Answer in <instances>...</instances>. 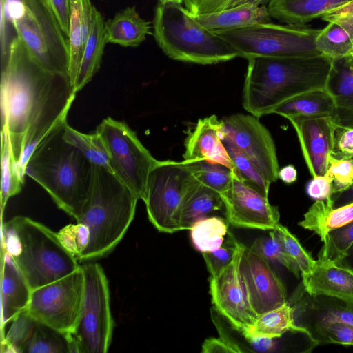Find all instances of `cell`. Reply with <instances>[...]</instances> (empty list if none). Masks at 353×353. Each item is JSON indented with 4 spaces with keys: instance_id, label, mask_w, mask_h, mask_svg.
Segmentation results:
<instances>
[{
    "instance_id": "681fc988",
    "label": "cell",
    "mask_w": 353,
    "mask_h": 353,
    "mask_svg": "<svg viewBox=\"0 0 353 353\" xmlns=\"http://www.w3.org/2000/svg\"><path fill=\"white\" fill-rule=\"evenodd\" d=\"M331 157L353 159V127L336 125Z\"/></svg>"
},
{
    "instance_id": "ac0fdd59",
    "label": "cell",
    "mask_w": 353,
    "mask_h": 353,
    "mask_svg": "<svg viewBox=\"0 0 353 353\" xmlns=\"http://www.w3.org/2000/svg\"><path fill=\"white\" fill-rule=\"evenodd\" d=\"M294 128L306 165L312 177L324 175L328 168L336 123L332 117L285 114Z\"/></svg>"
},
{
    "instance_id": "2e32d148",
    "label": "cell",
    "mask_w": 353,
    "mask_h": 353,
    "mask_svg": "<svg viewBox=\"0 0 353 353\" xmlns=\"http://www.w3.org/2000/svg\"><path fill=\"white\" fill-rule=\"evenodd\" d=\"M242 243L234 261L216 277H210L214 307L239 332H249L258 316L252 309L240 274Z\"/></svg>"
},
{
    "instance_id": "8992f818",
    "label": "cell",
    "mask_w": 353,
    "mask_h": 353,
    "mask_svg": "<svg viewBox=\"0 0 353 353\" xmlns=\"http://www.w3.org/2000/svg\"><path fill=\"white\" fill-rule=\"evenodd\" d=\"M152 29L158 46L175 61L212 65L239 57L226 41L201 25L182 5L159 2Z\"/></svg>"
},
{
    "instance_id": "7dc6e473",
    "label": "cell",
    "mask_w": 353,
    "mask_h": 353,
    "mask_svg": "<svg viewBox=\"0 0 353 353\" xmlns=\"http://www.w3.org/2000/svg\"><path fill=\"white\" fill-rule=\"evenodd\" d=\"M268 1L269 0H185L184 4L190 14L198 15L247 3L265 5Z\"/></svg>"
},
{
    "instance_id": "d6a6232c",
    "label": "cell",
    "mask_w": 353,
    "mask_h": 353,
    "mask_svg": "<svg viewBox=\"0 0 353 353\" xmlns=\"http://www.w3.org/2000/svg\"><path fill=\"white\" fill-rule=\"evenodd\" d=\"M21 352L72 353V350L68 334L37 321Z\"/></svg>"
},
{
    "instance_id": "d4e9b609",
    "label": "cell",
    "mask_w": 353,
    "mask_h": 353,
    "mask_svg": "<svg viewBox=\"0 0 353 353\" xmlns=\"http://www.w3.org/2000/svg\"><path fill=\"white\" fill-rule=\"evenodd\" d=\"M192 16L201 25L213 32L236 30L272 22L267 6L254 3Z\"/></svg>"
},
{
    "instance_id": "74e56055",
    "label": "cell",
    "mask_w": 353,
    "mask_h": 353,
    "mask_svg": "<svg viewBox=\"0 0 353 353\" xmlns=\"http://www.w3.org/2000/svg\"><path fill=\"white\" fill-rule=\"evenodd\" d=\"M228 153L234 165V170L243 181L261 195L268 197L270 183L261 174L251 160L225 134L223 139Z\"/></svg>"
},
{
    "instance_id": "ffe728a7",
    "label": "cell",
    "mask_w": 353,
    "mask_h": 353,
    "mask_svg": "<svg viewBox=\"0 0 353 353\" xmlns=\"http://www.w3.org/2000/svg\"><path fill=\"white\" fill-rule=\"evenodd\" d=\"M301 277L309 295L353 302V271L334 260L318 257L312 271Z\"/></svg>"
},
{
    "instance_id": "7402d4cb",
    "label": "cell",
    "mask_w": 353,
    "mask_h": 353,
    "mask_svg": "<svg viewBox=\"0 0 353 353\" xmlns=\"http://www.w3.org/2000/svg\"><path fill=\"white\" fill-rule=\"evenodd\" d=\"M32 290L11 256L3 250L1 280V327L26 310Z\"/></svg>"
},
{
    "instance_id": "e7e4bbea",
    "label": "cell",
    "mask_w": 353,
    "mask_h": 353,
    "mask_svg": "<svg viewBox=\"0 0 353 353\" xmlns=\"http://www.w3.org/2000/svg\"><path fill=\"white\" fill-rule=\"evenodd\" d=\"M47 1V0H46Z\"/></svg>"
},
{
    "instance_id": "83f0119b",
    "label": "cell",
    "mask_w": 353,
    "mask_h": 353,
    "mask_svg": "<svg viewBox=\"0 0 353 353\" xmlns=\"http://www.w3.org/2000/svg\"><path fill=\"white\" fill-rule=\"evenodd\" d=\"M353 221V202L333 208L332 201H316L304 214L299 225L314 232L323 243L328 233Z\"/></svg>"
},
{
    "instance_id": "3957f363",
    "label": "cell",
    "mask_w": 353,
    "mask_h": 353,
    "mask_svg": "<svg viewBox=\"0 0 353 353\" xmlns=\"http://www.w3.org/2000/svg\"><path fill=\"white\" fill-rule=\"evenodd\" d=\"M138 200L111 170L92 164L89 198L77 221L86 225L90 232L88 245L79 261L102 258L115 248L134 219Z\"/></svg>"
},
{
    "instance_id": "60d3db41",
    "label": "cell",
    "mask_w": 353,
    "mask_h": 353,
    "mask_svg": "<svg viewBox=\"0 0 353 353\" xmlns=\"http://www.w3.org/2000/svg\"><path fill=\"white\" fill-rule=\"evenodd\" d=\"M37 321L26 310L12 321L8 333L2 338V352H21L23 346L32 335Z\"/></svg>"
},
{
    "instance_id": "8fae6325",
    "label": "cell",
    "mask_w": 353,
    "mask_h": 353,
    "mask_svg": "<svg viewBox=\"0 0 353 353\" xmlns=\"http://www.w3.org/2000/svg\"><path fill=\"white\" fill-rule=\"evenodd\" d=\"M95 132L105 145L113 173L138 199L144 201L149 174L159 160L124 121L108 117L101 122Z\"/></svg>"
},
{
    "instance_id": "5bb4252c",
    "label": "cell",
    "mask_w": 353,
    "mask_h": 353,
    "mask_svg": "<svg viewBox=\"0 0 353 353\" xmlns=\"http://www.w3.org/2000/svg\"><path fill=\"white\" fill-rule=\"evenodd\" d=\"M226 136L270 183L278 179L279 165L269 130L253 115L234 114L222 119Z\"/></svg>"
},
{
    "instance_id": "f35d334b",
    "label": "cell",
    "mask_w": 353,
    "mask_h": 353,
    "mask_svg": "<svg viewBox=\"0 0 353 353\" xmlns=\"http://www.w3.org/2000/svg\"><path fill=\"white\" fill-rule=\"evenodd\" d=\"M185 161L203 185L214 189L220 194L224 192L230 187L232 170L228 167L206 161Z\"/></svg>"
},
{
    "instance_id": "bcb514c9",
    "label": "cell",
    "mask_w": 353,
    "mask_h": 353,
    "mask_svg": "<svg viewBox=\"0 0 353 353\" xmlns=\"http://www.w3.org/2000/svg\"><path fill=\"white\" fill-rule=\"evenodd\" d=\"M57 234L63 247L77 259L86 248L90 236L88 228L77 222L65 225Z\"/></svg>"
},
{
    "instance_id": "836d02e7",
    "label": "cell",
    "mask_w": 353,
    "mask_h": 353,
    "mask_svg": "<svg viewBox=\"0 0 353 353\" xmlns=\"http://www.w3.org/2000/svg\"><path fill=\"white\" fill-rule=\"evenodd\" d=\"M190 230L194 248L201 253L219 248L228 232L226 222L218 216L201 219Z\"/></svg>"
},
{
    "instance_id": "4dcf8cb0",
    "label": "cell",
    "mask_w": 353,
    "mask_h": 353,
    "mask_svg": "<svg viewBox=\"0 0 353 353\" xmlns=\"http://www.w3.org/2000/svg\"><path fill=\"white\" fill-rule=\"evenodd\" d=\"M335 102L326 88L300 94L281 104L273 114L333 117Z\"/></svg>"
},
{
    "instance_id": "52a82bcc",
    "label": "cell",
    "mask_w": 353,
    "mask_h": 353,
    "mask_svg": "<svg viewBox=\"0 0 353 353\" xmlns=\"http://www.w3.org/2000/svg\"><path fill=\"white\" fill-rule=\"evenodd\" d=\"M6 9L33 59L49 72L68 76V39L48 1L6 0Z\"/></svg>"
},
{
    "instance_id": "1f68e13d",
    "label": "cell",
    "mask_w": 353,
    "mask_h": 353,
    "mask_svg": "<svg viewBox=\"0 0 353 353\" xmlns=\"http://www.w3.org/2000/svg\"><path fill=\"white\" fill-rule=\"evenodd\" d=\"M224 208L221 194L201 182L184 204L179 216L181 230H190L198 221Z\"/></svg>"
},
{
    "instance_id": "4316f807",
    "label": "cell",
    "mask_w": 353,
    "mask_h": 353,
    "mask_svg": "<svg viewBox=\"0 0 353 353\" xmlns=\"http://www.w3.org/2000/svg\"><path fill=\"white\" fill-rule=\"evenodd\" d=\"M150 21L143 19L135 6L119 11L105 22L107 43L123 47H137L152 34Z\"/></svg>"
},
{
    "instance_id": "f6af8a7d",
    "label": "cell",
    "mask_w": 353,
    "mask_h": 353,
    "mask_svg": "<svg viewBox=\"0 0 353 353\" xmlns=\"http://www.w3.org/2000/svg\"><path fill=\"white\" fill-rule=\"evenodd\" d=\"M353 244V221L331 230L318 257L338 261Z\"/></svg>"
},
{
    "instance_id": "484cf974",
    "label": "cell",
    "mask_w": 353,
    "mask_h": 353,
    "mask_svg": "<svg viewBox=\"0 0 353 353\" xmlns=\"http://www.w3.org/2000/svg\"><path fill=\"white\" fill-rule=\"evenodd\" d=\"M350 0H269L266 6L271 17L285 24L306 26Z\"/></svg>"
},
{
    "instance_id": "f5cc1de1",
    "label": "cell",
    "mask_w": 353,
    "mask_h": 353,
    "mask_svg": "<svg viewBox=\"0 0 353 353\" xmlns=\"http://www.w3.org/2000/svg\"><path fill=\"white\" fill-rule=\"evenodd\" d=\"M307 195L315 201H330L333 191V180L327 174L312 177L306 186Z\"/></svg>"
},
{
    "instance_id": "91938a15",
    "label": "cell",
    "mask_w": 353,
    "mask_h": 353,
    "mask_svg": "<svg viewBox=\"0 0 353 353\" xmlns=\"http://www.w3.org/2000/svg\"><path fill=\"white\" fill-rule=\"evenodd\" d=\"M335 261L353 271V244L347 250L343 256Z\"/></svg>"
},
{
    "instance_id": "ee69618b",
    "label": "cell",
    "mask_w": 353,
    "mask_h": 353,
    "mask_svg": "<svg viewBox=\"0 0 353 353\" xmlns=\"http://www.w3.org/2000/svg\"><path fill=\"white\" fill-rule=\"evenodd\" d=\"M275 228L280 233L287 255L299 270L301 276L308 274L313 269L316 260L303 248L296 237L286 227L279 223Z\"/></svg>"
},
{
    "instance_id": "6da1fadb",
    "label": "cell",
    "mask_w": 353,
    "mask_h": 353,
    "mask_svg": "<svg viewBox=\"0 0 353 353\" xmlns=\"http://www.w3.org/2000/svg\"><path fill=\"white\" fill-rule=\"evenodd\" d=\"M332 61L322 54L248 59L242 95L244 109L259 119L300 94L326 88Z\"/></svg>"
},
{
    "instance_id": "7bdbcfd3",
    "label": "cell",
    "mask_w": 353,
    "mask_h": 353,
    "mask_svg": "<svg viewBox=\"0 0 353 353\" xmlns=\"http://www.w3.org/2000/svg\"><path fill=\"white\" fill-rule=\"evenodd\" d=\"M242 243L228 232L222 245L216 250L203 252L202 255L210 277H216L234 261Z\"/></svg>"
},
{
    "instance_id": "d6986e66",
    "label": "cell",
    "mask_w": 353,
    "mask_h": 353,
    "mask_svg": "<svg viewBox=\"0 0 353 353\" xmlns=\"http://www.w3.org/2000/svg\"><path fill=\"white\" fill-rule=\"evenodd\" d=\"M186 134L183 154L185 161H206L234 169L223 143L225 134L223 120H219L216 115L199 119L188 126Z\"/></svg>"
},
{
    "instance_id": "816d5d0a",
    "label": "cell",
    "mask_w": 353,
    "mask_h": 353,
    "mask_svg": "<svg viewBox=\"0 0 353 353\" xmlns=\"http://www.w3.org/2000/svg\"><path fill=\"white\" fill-rule=\"evenodd\" d=\"M328 23H334L343 28L349 34L353 43V0L342 4L321 17Z\"/></svg>"
},
{
    "instance_id": "f907efd6",
    "label": "cell",
    "mask_w": 353,
    "mask_h": 353,
    "mask_svg": "<svg viewBox=\"0 0 353 353\" xmlns=\"http://www.w3.org/2000/svg\"><path fill=\"white\" fill-rule=\"evenodd\" d=\"M14 26L6 9V0H0V44H1V69L4 68L8 61L11 43L17 34Z\"/></svg>"
},
{
    "instance_id": "ab89813d",
    "label": "cell",
    "mask_w": 353,
    "mask_h": 353,
    "mask_svg": "<svg viewBox=\"0 0 353 353\" xmlns=\"http://www.w3.org/2000/svg\"><path fill=\"white\" fill-rule=\"evenodd\" d=\"M251 248L269 262L280 263L296 277H300L301 272L287 255L280 233L276 228L272 230L268 236L256 239Z\"/></svg>"
},
{
    "instance_id": "e575fe53",
    "label": "cell",
    "mask_w": 353,
    "mask_h": 353,
    "mask_svg": "<svg viewBox=\"0 0 353 353\" xmlns=\"http://www.w3.org/2000/svg\"><path fill=\"white\" fill-rule=\"evenodd\" d=\"M1 208L3 212L8 199L21 191L24 181L17 170L10 139L6 130H1Z\"/></svg>"
},
{
    "instance_id": "9a60e30c",
    "label": "cell",
    "mask_w": 353,
    "mask_h": 353,
    "mask_svg": "<svg viewBox=\"0 0 353 353\" xmlns=\"http://www.w3.org/2000/svg\"><path fill=\"white\" fill-rule=\"evenodd\" d=\"M221 196L227 221L234 227L272 230L279 223L278 208L246 185L234 170L230 187Z\"/></svg>"
},
{
    "instance_id": "7c38bea8",
    "label": "cell",
    "mask_w": 353,
    "mask_h": 353,
    "mask_svg": "<svg viewBox=\"0 0 353 353\" xmlns=\"http://www.w3.org/2000/svg\"><path fill=\"white\" fill-rule=\"evenodd\" d=\"M83 291L81 265L72 273L32 290L26 311L37 321L70 334L80 316Z\"/></svg>"
},
{
    "instance_id": "7a4b0ae2",
    "label": "cell",
    "mask_w": 353,
    "mask_h": 353,
    "mask_svg": "<svg viewBox=\"0 0 353 353\" xmlns=\"http://www.w3.org/2000/svg\"><path fill=\"white\" fill-rule=\"evenodd\" d=\"M67 120L54 128L29 157L25 174L50 195L59 208L77 221L87 204L92 163L64 137Z\"/></svg>"
},
{
    "instance_id": "db71d44e",
    "label": "cell",
    "mask_w": 353,
    "mask_h": 353,
    "mask_svg": "<svg viewBox=\"0 0 353 353\" xmlns=\"http://www.w3.org/2000/svg\"><path fill=\"white\" fill-rule=\"evenodd\" d=\"M63 32L68 38L70 0H47Z\"/></svg>"
},
{
    "instance_id": "5b68a950",
    "label": "cell",
    "mask_w": 353,
    "mask_h": 353,
    "mask_svg": "<svg viewBox=\"0 0 353 353\" xmlns=\"http://www.w3.org/2000/svg\"><path fill=\"white\" fill-rule=\"evenodd\" d=\"M54 73L42 68L17 34L1 69V130L8 134L17 165L21 141L41 94Z\"/></svg>"
},
{
    "instance_id": "cb8c5ba5",
    "label": "cell",
    "mask_w": 353,
    "mask_h": 353,
    "mask_svg": "<svg viewBox=\"0 0 353 353\" xmlns=\"http://www.w3.org/2000/svg\"><path fill=\"white\" fill-rule=\"evenodd\" d=\"M95 8L90 0H70L68 34L70 50L68 77L72 88L90 34Z\"/></svg>"
},
{
    "instance_id": "6f0895ef",
    "label": "cell",
    "mask_w": 353,
    "mask_h": 353,
    "mask_svg": "<svg viewBox=\"0 0 353 353\" xmlns=\"http://www.w3.org/2000/svg\"><path fill=\"white\" fill-rule=\"evenodd\" d=\"M333 208L353 202V183L343 191L334 193L332 196Z\"/></svg>"
},
{
    "instance_id": "8d00e7d4",
    "label": "cell",
    "mask_w": 353,
    "mask_h": 353,
    "mask_svg": "<svg viewBox=\"0 0 353 353\" xmlns=\"http://www.w3.org/2000/svg\"><path fill=\"white\" fill-rule=\"evenodd\" d=\"M316 50L329 59H339L353 54V43L347 32L334 23L321 29L315 39Z\"/></svg>"
},
{
    "instance_id": "277c9868",
    "label": "cell",
    "mask_w": 353,
    "mask_h": 353,
    "mask_svg": "<svg viewBox=\"0 0 353 353\" xmlns=\"http://www.w3.org/2000/svg\"><path fill=\"white\" fill-rule=\"evenodd\" d=\"M3 250L12 258L32 290L80 268L57 233L29 217L17 216L2 227Z\"/></svg>"
},
{
    "instance_id": "30bf717a",
    "label": "cell",
    "mask_w": 353,
    "mask_h": 353,
    "mask_svg": "<svg viewBox=\"0 0 353 353\" xmlns=\"http://www.w3.org/2000/svg\"><path fill=\"white\" fill-rule=\"evenodd\" d=\"M200 183L185 161H159L149 174L143 201L157 230L165 233L181 230V211Z\"/></svg>"
},
{
    "instance_id": "d590c367",
    "label": "cell",
    "mask_w": 353,
    "mask_h": 353,
    "mask_svg": "<svg viewBox=\"0 0 353 353\" xmlns=\"http://www.w3.org/2000/svg\"><path fill=\"white\" fill-rule=\"evenodd\" d=\"M64 137L67 141L76 146L92 164L103 166L112 172L108 150L98 133L81 132L70 126L67 122Z\"/></svg>"
},
{
    "instance_id": "f546056e",
    "label": "cell",
    "mask_w": 353,
    "mask_h": 353,
    "mask_svg": "<svg viewBox=\"0 0 353 353\" xmlns=\"http://www.w3.org/2000/svg\"><path fill=\"white\" fill-rule=\"evenodd\" d=\"M294 312V307L286 302L259 316L254 324L250 328L248 334L256 336L276 339L288 332H291L305 334L312 341L310 332L305 327L296 323Z\"/></svg>"
},
{
    "instance_id": "b9f144b4",
    "label": "cell",
    "mask_w": 353,
    "mask_h": 353,
    "mask_svg": "<svg viewBox=\"0 0 353 353\" xmlns=\"http://www.w3.org/2000/svg\"><path fill=\"white\" fill-rule=\"evenodd\" d=\"M314 345L333 343L353 346V326L340 323L316 324L307 328Z\"/></svg>"
},
{
    "instance_id": "f1b7e54d",
    "label": "cell",
    "mask_w": 353,
    "mask_h": 353,
    "mask_svg": "<svg viewBox=\"0 0 353 353\" xmlns=\"http://www.w3.org/2000/svg\"><path fill=\"white\" fill-rule=\"evenodd\" d=\"M105 22L101 13L95 8L90 34L84 48L73 87L77 93L92 80L100 68L105 46L108 43Z\"/></svg>"
},
{
    "instance_id": "be15d7a7",
    "label": "cell",
    "mask_w": 353,
    "mask_h": 353,
    "mask_svg": "<svg viewBox=\"0 0 353 353\" xmlns=\"http://www.w3.org/2000/svg\"><path fill=\"white\" fill-rule=\"evenodd\" d=\"M100 1H103V0H100Z\"/></svg>"
},
{
    "instance_id": "e0dca14e",
    "label": "cell",
    "mask_w": 353,
    "mask_h": 353,
    "mask_svg": "<svg viewBox=\"0 0 353 353\" xmlns=\"http://www.w3.org/2000/svg\"><path fill=\"white\" fill-rule=\"evenodd\" d=\"M239 270L248 301L258 316L287 302L283 282L269 261L251 247L244 246Z\"/></svg>"
},
{
    "instance_id": "9c48e42d",
    "label": "cell",
    "mask_w": 353,
    "mask_h": 353,
    "mask_svg": "<svg viewBox=\"0 0 353 353\" xmlns=\"http://www.w3.org/2000/svg\"><path fill=\"white\" fill-rule=\"evenodd\" d=\"M81 268L84 291L81 314L74 330L68 334L72 353H105L111 344L114 325L108 280L97 263Z\"/></svg>"
},
{
    "instance_id": "44dd1931",
    "label": "cell",
    "mask_w": 353,
    "mask_h": 353,
    "mask_svg": "<svg viewBox=\"0 0 353 353\" xmlns=\"http://www.w3.org/2000/svg\"><path fill=\"white\" fill-rule=\"evenodd\" d=\"M307 295L294 307L295 320L305 327L340 323L353 326V302L326 296Z\"/></svg>"
},
{
    "instance_id": "4fadbf2b",
    "label": "cell",
    "mask_w": 353,
    "mask_h": 353,
    "mask_svg": "<svg viewBox=\"0 0 353 353\" xmlns=\"http://www.w3.org/2000/svg\"><path fill=\"white\" fill-rule=\"evenodd\" d=\"M76 94L67 75L53 74L44 87L21 141L17 167L23 181L29 157L54 128L67 120Z\"/></svg>"
},
{
    "instance_id": "c3c4849f",
    "label": "cell",
    "mask_w": 353,
    "mask_h": 353,
    "mask_svg": "<svg viewBox=\"0 0 353 353\" xmlns=\"http://www.w3.org/2000/svg\"><path fill=\"white\" fill-rule=\"evenodd\" d=\"M325 174L333 180L334 193L345 190L353 183V159H338L330 157Z\"/></svg>"
},
{
    "instance_id": "603a6c76",
    "label": "cell",
    "mask_w": 353,
    "mask_h": 353,
    "mask_svg": "<svg viewBox=\"0 0 353 353\" xmlns=\"http://www.w3.org/2000/svg\"><path fill=\"white\" fill-rule=\"evenodd\" d=\"M326 89L335 102L334 121L353 127V56L333 60Z\"/></svg>"
},
{
    "instance_id": "ba28073f",
    "label": "cell",
    "mask_w": 353,
    "mask_h": 353,
    "mask_svg": "<svg viewBox=\"0 0 353 353\" xmlns=\"http://www.w3.org/2000/svg\"><path fill=\"white\" fill-rule=\"evenodd\" d=\"M321 29L272 22L214 32L247 60L255 57H311L321 54L315 39Z\"/></svg>"
},
{
    "instance_id": "94428289",
    "label": "cell",
    "mask_w": 353,
    "mask_h": 353,
    "mask_svg": "<svg viewBox=\"0 0 353 353\" xmlns=\"http://www.w3.org/2000/svg\"><path fill=\"white\" fill-rule=\"evenodd\" d=\"M185 0H159V2L162 4H167V3H174L178 5H182V3H184Z\"/></svg>"
},
{
    "instance_id": "9f6ffc18",
    "label": "cell",
    "mask_w": 353,
    "mask_h": 353,
    "mask_svg": "<svg viewBox=\"0 0 353 353\" xmlns=\"http://www.w3.org/2000/svg\"><path fill=\"white\" fill-rule=\"evenodd\" d=\"M203 353L233 352V350L219 337H211L207 339L202 345Z\"/></svg>"
},
{
    "instance_id": "11a10c76",
    "label": "cell",
    "mask_w": 353,
    "mask_h": 353,
    "mask_svg": "<svg viewBox=\"0 0 353 353\" xmlns=\"http://www.w3.org/2000/svg\"><path fill=\"white\" fill-rule=\"evenodd\" d=\"M252 352H271L276 348L274 339L243 333Z\"/></svg>"
},
{
    "instance_id": "680465c9",
    "label": "cell",
    "mask_w": 353,
    "mask_h": 353,
    "mask_svg": "<svg viewBox=\"0 0 353 353\" xmlns=\"http://www.w3.org/2000/svg\"><path fill=\"white\" fill-rule=\"evenodd\" d=\"M278 179L287 184H291L297 179V170L293 165H288L279 169Z\"/></svg>"
},
{
    "instance_id": "6125c7cd",
    "label": "cell",
    "mask_w": 353,
    "mask_h": 353,
    "mask_svg": "<svg viewBox=\"0 0 353 353\" xmlns=\"http://www.w3.org/2000/svg\"><path fill=\"white\" fill-rule=\"evenodd\" d=\"M352 56H353V54H352Z\"/></svg>"
}]
</instances>
